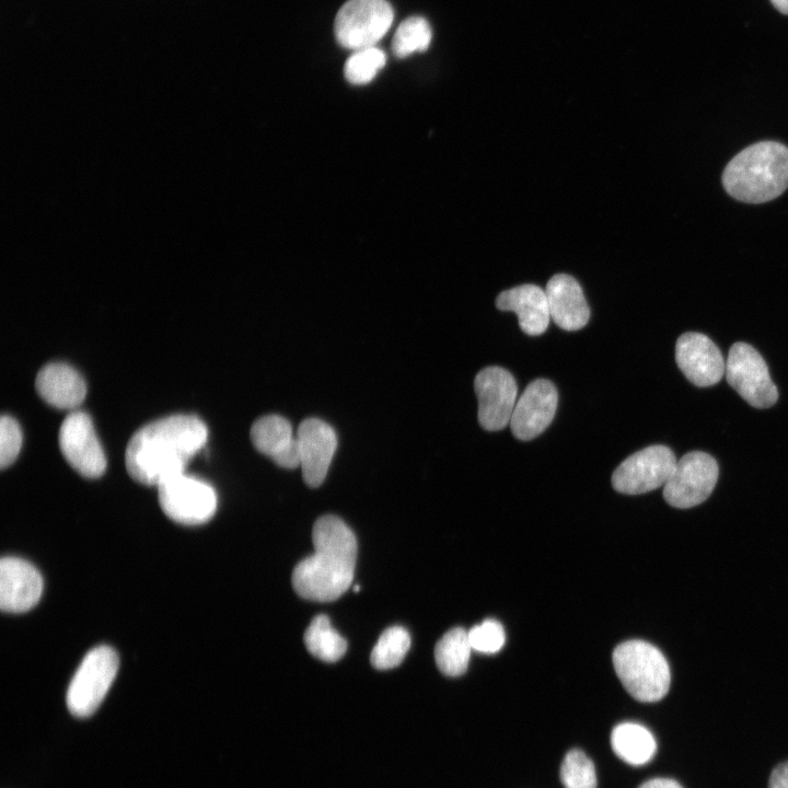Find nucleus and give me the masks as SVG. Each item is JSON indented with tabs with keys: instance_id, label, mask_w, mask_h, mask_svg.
<instances>
[{
	"instance_id": "nucleus-1",
	"label": "nucleus",
	"mask_w": 788,
	"mask_h": 788,
	"mask_svg": "<svg viewBox=\"0 0 788 788\" xmlns=\"http://www.w3.org/2000/svg\"><path fill=\"white\" fill-rule=\"evenodd\" d=\"M208 430L195 415H172L139 428L125 452L128 474L143 485H160L184 473L189 461L205 445Z\"/></svg>"
},
{
	"instance_id": "nucleus-2",
	"label": "nucleus",
	"mask_w": 788,
	"mask_h": 788,
	"mask_svg": "<svg viewBox=\"0 0 788 788\" xmlns=\"http://www.w3.org/2000/svg\"><path fill=\"white\" fill-rule=\"evenodd\" d=\"M314 553L293 569L292 587L303 599L332 602L351 586L357 540L347 524L336 515L316 520L312 530Z\"/></svg>"
},
{
	"instance_id": "nucleus-3",
	"label": "nucleus",
	"mask_w": 788,
	"mask_h": 788,
	"mask_svg": "<svg viewBox=\"0 0 788 788\" xmlns=\"http://www.w3.org/2000/svg\"><path fill=\"white\" fill-rule=\"evenodd\" d=\"M722 184L730 196L744 202L778 197L788 187V148L762 141L743 149L726 166Z\"/></svg>"
},
{
	"instance_id": "nucleus-4",
	"label": "nucleus",
	"mask_w": 788,
	"mask_h": 788,
	"mask_svg": "<svg viewBox=\"0 0 788 788\" xmlns=\"http://www.w3.org/2000/svg\"><path fill=\"white\" fill-rule=\"evenodd\" d=\"M614 670L628 694L636 700L653 703L670 688V668L662 652L644 640H627L613 651Z\"/></svg>"
},
{
	"instance_id": "nucleus-5",
	"label": "nucleus",
	"mask_w": 788,
	"mask_h": 788,
	"mask_svg": "<svg viewBox=\"0 0 788 788\" xmlns=\"http://www.w3.org/2000/svg\"><path fill=\"white\" fill-rule=\"evenodd\" d=\"M118 664V656L111 647H95L86 653L67 692V706L73 716L89 717L99 708L116 676Z\"/></svg>"
},
{
	"instance_id": "nucleus-6",
	"label": "nucleus",
	"mask_w": 788,
	"mask_h": 788,
	"mask_svg": "<svg viewBox=\"0 0 788 788\" xmlns=\"http://www.w3.org/2000/svg\"><path fill=\"white\" fill-rule=\"evenodd\" d=\"M159 503L173 521L197 525L209 521L218 505L215 489L206 482L185 473L158 485Z\"/></svg>"
},
{
	"instance_id": "nucleus-7",
	"label": "nucleus",
	"mask_w": 788,
	"mask_h": 788,
	"mask_svg": "<svg viewBox=\"0 0 788 788\" xmlns=\"http://www.w3.org/2000/svg\"><path fill=\"white\" fill-rule=\"evenodd\" d=\"M393 18L386 0H348L336 15L335 36L351 50L372 47L387 33Z\"/></svg>"
},
{
	"instance_id": "nucleus-8",
	"label": "nucleus",
	"mask_w": 788,
	"mask_h": 788,
	"mask_svg": "<svg viewBox=\"0 0 788 788\" xmlns=\"http://www.w3.org/2000/svg\"><path fill=\"white\" fill-rule=\"evenodd\" d=\"M728 383L755 408H768L778 398L768 367L751 345L734 343L728 354L726 372Z\"/></svg>"
},
{
	"instance_id": "nucleus-9",
	"label": "nucleus",
	"mask_w": 788,
	"mask_h": 788,
	"mask_svg": "<svg viewBox=\"0 0 788 788\" xmlns=\"http://www.w3.org/2000/svg\"><path fill=\"white\" fill-rule=\"evenodd\" d=\"M718 476L719 467L711 455L703 451L688 452L676 462L664 484V500L679 509L695 507L710 496Z\"/></svg>"
},
{
	"instance_id": "nucleus-10",
	"label": "nucleus",
	"mask_w": 788,
	"mask_h": 788,
	"mask_svg": "<svg viewBox=\"0 0 788 788\" xmlns=\"http://www.w3.org/2000/svg\"><path fill=\"white\" fill-rule=\"evenodd\" d=\"M673 451L654 444L625 459L612 474V486L621 494L640 495L664 485L676 464Z\"/></svg>"
},
{
	"instance_id": "nucleus-11",
	"label": "nucleus",
	"mask_w": 788,
	"mask_h": 788,
	"mask_svg": "<svg viewBox=\"0 0 788 788\" xmlns=\"http://www.w3.org/2000/svg\"><path fill=\"white\" fill-rule=\"evenodd\" d=\"M58 441L63 457L81 476L97 478L104 473L105 454L86 413L68 414L60 426Z\"/></svg>"
},
{
	"instance_id": "nucleus-12",
	"label": "nucleus",
	"mask_w": 788,
	"mask_h": 788,
	"mask_svg": "<svg viewBox=\"0 0 788 788\" xmlns=\"http://www.w3.org/2000/svg\"><path fill=\"white\" fill-rule=\"evenodd\" d=\"M478 399V422L488 431L510 424L517 404L518 386L513 375L501 367H487L474 380Z\"/></svg>"
},
{
	"instance_id": "nucleus-13",
	"label": "nucleus",
	"mask_w": 788,
	"mask_h": 788,
	"mask_svg": "<svg viewBox=\"0 0 788 788\" xmlns=\"http://www.w3.org/2000/svg\"><path fill=\"white\" fill-rule=\"evenodd\" d=\"M557 404L558 393L549 380L532 381L513 409L509 424L513 436L523 441L540 436L552 422Z\"/></svg>"
},
{
	"instance_id": "nucleus-14",
	"label": "nucleus",
	"mask_w": 788,
	"mask_h": 788,
	"mask_svg": "<svg viewBox=\"0 0 788 788\" xmlns=\"http://www.w3.org/2000/svg\"><path fill=\"white\" fill-rule=\"evenodd\" d=\"M675 360L687 380L700 387L715 385L726 372L721 351L702 333L687 332L679 337Z\"/></svg>"
},
{
	"instance_id": "nucleus-15",
	"label": "nucleus",
	"mask_w": 788,
	"mask_h": 788,
	"mask_svg": "<svg viewBox=\"0 0 788 788\" xmlns=\"http://www.w3.org/2000/svg\"><path fill=\"white\" fill-rule=\"evenodd\" d=\"M297 439L303 480L312 488L318 487L326 477L337 447L336 433L325 421L308 418L300 424Z\"/></svg>"
},
{
	"instance_id": "nucleus-16",
	"label": "nucleus",
	"mask_w": 788,
	"mask_h": 788,
	"mask_svg": "<svg viewBox=\"0 0 788 788\" xmlns=\"http://www.w3.org/2000/svg\"><path fill=\"white\" fill-rule=\"evenodd\" d=\"M43 592L39 571L18 557H3L0 563V607L7 613H23L34 607Z\"/></svg>"
},
{
	"instance_id": "nucleus-17",
	"label": "nucleus",
	"mask_w": 788,
	"mask_h": 788,
	"mask_svg": "<svg viewBox=\"0 0 788 788\" xmlns=\"http://www.w3.org/2000/svg\"><path fill=\"white\" fill-rule=\"evenodd\" d=\"M551 318L565 331L584 327L590 310L578 281L566 274L553 276L545 288Z\"/></svg>"
},
{
	"instance_id": "nucleus-18",
	"label": "nucleus",
	"mask_w": 788,
	"mask_h": 788,
	"mask_svg": "<svg viewBox=\"0 0 788 788\" xmlns=\"http://www.w3.org/2000/svg\"><path fill=\"white\" fill-rule=\"evenodd\" d=\"M496 306L501 311H513L520 328L528 335L543 334L549 324L551 314L545 289L535 285H521L499 293Z\"/></svg>"
},
{
	"instance_id": "nucleus-19",
	"label": "nucleus",
	"mask_w": 788,
	"mask_h": 788,
	"mask_svg": "<svg viewBox=\"0 0 788 788\" xmlns=\"http://www.w3.org/2000/svg\"><path fill=\"white\" fill-rule=\"evenodd\" d=\"M35 389L47 404L58 409H73L86 395L81 374L62 362L44 366L37 373Z\"/></svg>"
},
{
	"instance_id": "nucleus-20",
	"label": "nucleus",
	"mask_w": 788,
	"mask_h": 788,
	"mask_svg": "<svg viewBox=\"0 0 788 788\" xmlns=\"http://www.w3.org/2000/svg\"><path fill=\"white\" fill-rule=\"evenodd\" d=\"M611 746L614 753L627 764L641 766L648 763L657 751L652 733L636 722H622L612 730Z\"/></svg>"
},
{
	"instance_id": "nucleus-21",
	"label": "nucleus",
	"mask_w": 788,
	"mask_h": 788,
	"mask_svg": "<svg viewBox=\"0 0 788 788\" xmlns=\"http://www.w3.org/2000/svg\"><path fill=\"white\" fill-rule=\"evenodd\" d=\"M472 650L468 630L463 627L451 628L434 647L438 669L448 676L462 675L468 667Z\"/></svg>"
},
{
	"instance_id": "nucleus-22",
	"label": "nucleus",
	"mask_w": 788,
	"mask_h": 788,
	"mask_svg": "<svg viewBox=\"0 0 788 788\" xmlns=\"http://www.w3.org/2000/svg\"><path fill=\"white\" fill-rule=\"evenodd\" d=\"M304 644L312 656L325 662L338 661L347 650L346 639L332 627L324 614L312 619L304 633Z\"/></svg>"
},
{
	"instance_id": "nucleus-23",
	"label": "nucleus",
	"mask_w": 788,
	"mask_h": 788,
	"mask_svg": "<svg viewBox=\"0 0 788 788\" xmlns=\"http://www.w3.org/2000/svg\"><path fill=\"white\" fill-rule=\"evenodd\" d=\"M250 437L255 449L270 459L293 440L291 425L278 415L258 418L251 428Z\"/></svg>"
},
{
	"instance_id": "nucleus-24",
	"label": "nucleus",
	"mask_w": 788,
	"mask_h": 788,
	"mask_svg": "<svg viewBox=\"0 0 788 788\" xmlns=\"http://www.w3.org/2000/svg\"><path fill=\"white\" fill-rule=\"evenodd\" d=\"M410 646V636L402 626L386 628L379 637L370 656L378 670H389L401 664Z\"/></svg>"
},
{
	"instance_id": "nucleus-25",
	"label": "nucleus",
	"mask_w": 788,
	"mask_h": 788,
	"mask_svg": "<svg viewBox=\"0 0 788 788\" xmlns=\"http://www.w3.org/2000/svg\"><path fill=\"white\" fill-rule=\"evenodd\" d=\"M432 37L428 21L421 16H410L403 21L395 31L392 50L398 58H406L414 53L428 49Z\"/></svg>"
},
{
	"instance_id": "nucleus-26",
	"label": "nucleus",
	"mask_w": 788,
	"mask_h": 788,
	"mask_svg": "<svg viewBox=\"0 0 788 788\" xmlns=\"http://www.w3.org/2000/svg\"><path fill=\"white\" fill-rule=\"evenodd\" d=\"M386 56L376 46L354 50L344 68L346 79L356 85L367 84L384 67Z\"/></svg>"
},
{
	"instance_id": "nucleus-27",
	"label": "nucleus",
	"mask_w": 788,
	"mask_h": 788,
	"mask_svg": "<svg viewBox=\"0 0 788 788\" xmlns=\"http://www.w3.org/2000/svg\"><path fill=\"white\" fill-rule=\"evenodd\" d=\"M559 776L565 788H596L594 764L578 749L567 752L560 765Z\"/></svg>"
},
{
	"instance_id": "nucleus-28",
	"label": "nucleus",
	"mask_w": 788,
	"mask_h": 788,
	"mask_svg": "<svg viewBox=\"0 0 788 788\" xmlns=\"http://www.w3.org/2000/svg\"><path fill=\"white\" fill-rule=\"evenodd\" d=\"M468 638L473 650L482 653H496L505 645L506 634L499 622L485 619L468 630Z\"/></svg>"
},
{
	"instance_id": "nucleus-29",
	"label": "nucleus",
	"mask_w": 788,
	"mask_h": 788,
	"mask_svg": "<svg viewBox=\"0 0 788 788\" xmlns=\"http://www.w3.org/2000/svg\"><path fill=\"white\" fill-rule=\"evenodd\" d=\"M22 447V431L14 418L3 415L0 419V466H10Z\"/></svg>"
},
{
	"instance_id": "nucleus-30",
	"label": "nucleus",
	"mask_w": 788,
	"mask_h": 788,
	"mask_svg": "<svg viewBox=\"0 0 788 788\" xmlns=\"http://www.w3.org/2000/svg\"><path fill=\"white\" fill-rule=\"evenodd\" d=\"M278 466L296 468L301 465V451L297 438L271 459Z\"/></svg>"
},
{
	"instance_id": "nucleus-31",
	"label": "nucleus",
	"mask_w": 788,
	"mask_h": 788,
	"mask_svg": "<svg viewBox=\"0 0 788 788\" xmlns=\"http://www.w3.org/2000/svg\"><path fill=\"white\" fill-rule=\"evenodd\" d=\"M768 788H788V762H784L773 769Z\"/></svg>"
},
{
	"instance_id": "nucleus-32",
	"label": "nucleus",
	"mask_w": 788,
	"mask_h": 788,
	"mask_svg": "<svg viewBox=\"0 0 788 788\" xmlns=\"http://www.w3.org/2000/svg\"><path fill=\"white\" fill-rule=\"evenodd\" d=\"M638 788H683L677 781L669 778H653L645 781Z\"/></svg>"
},
{
	"instance_id": "nucleus-33",
	"label": "nucleus",
	"mask_w": 788,
	"mask_h": 788,
	"mask_svg": "<svg viewBox=\"0 0 788 788\" xmlns=\"http://www.w3.org/2000/svg\"><path fill=\"white\" fill-rule=\"evenodd\" d=\"M772 4L783 14H788V0H770Z\"/></svg>"
},
{
	"instance_id": "nucleus-34",
	"label": "nucleus",
	"mask_w": 788,
	"mask_h": 788,
	"mask_svg": "<svg viewBox=\"0 0 788 788\" xmlns=\"http://www.w3.org/2000/svg\"><path fill=\"white\" fill-rule=\"evenodd\" d=\"M354 591H355V592L360 591V587H359V586H355V587H354Z\"/></svg>"
}]
</instances>
